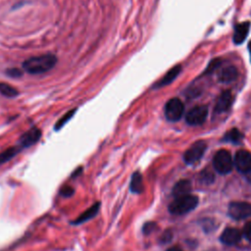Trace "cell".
<instances>
[{"label": "cell", "mask_w": 251, "mask_h": 251, "mask_svg": "<svg viewBox=\"0 0 251 251\" xmlns=\"http://www.w3.org/2000/svg\"><path fill=\"white\" fill-rule=\"evenodd\" d=\"M233 103V96L231 91H225L222 93V95L219 97L216 105H215V111L217 113H223L228 111L231 106Z\"/></svg>", "instance_id": "10"}, {"label": "cell", "mask_w": 251, "mask_h": 251, "mask_svg": "<svg viewBox=\"0 0 251 251\" xmlns=\"http://www.w3.org/2000/svg\"><path fill=\"white\" fill-rule=\"evenodd\" d=\"M200 180L202 183L204 184H211L213 181H214V175L209 172V171H204L201 173V176H200Z\"/></svg>", "instance_id": "22"}, {"label": "cell", "mask_w": 251, "mask_h": 251, "mask_svg": "<svg viewBox=\"0 0 251 251\" xmlns=\"http://www.w3.org/2000/svg\"><path fill=\"white\" fill-rule=\"evenodd\" d=\"M41 137V131L39 128H32L26 132L20 138V147L26 148L36 144Z\"/></svg>", "instance_id": "9"}, {"label": "cell", "mask_w": 251, "mask_h": 251, "mask_svg": "<svg viewBox=\"0 0 251 251\" xmlns=\"http://www.w3.org/2000/svg\"><path fill=\"white\" fill-rule=\"evenodd\" d=\"M172 237H173L172 232H171L170 231H167V232H165L162 234V236H161L160 239H161V242H162V243H168L169 241H171Z\"/></svg>", "instance_id": "26"}, {"label": "cell", "mask_w": 251, "mask_h": 251, "mask_svg": "<svg viewBox=\"0 0 251 251\" xmlns=\"http://www.w3.org/2000/svg\"><path fill=\"white\" fill-rule=\"evenodd\" d=\"M238 76L237 69L233 66H227L220 70L218 74V79L222 83H231L236 79Z\"/></svg>", "instance_id": "13"}, {"label": "cell", "mask_w": 251, "mask_h": 251, "mask_svg": "<svg viewBox=\"0 0 251 251\" xmlns=\"http://www.w3.org/2000/svg\"><path fill=\"white\" fill-rule=\"evenodd\" d=\"M76 111H77L76 109H73V110L67 112L62 118H60V119L57 121L56 125H55V130L58 131V130H60L62 127H64V126L68 123V121H70V120L73 118V116H74V114L76 113Z\"/></svg>", "instance_id": "21"}, {"label": "cell", "mask_w": 251, "mask_h": 251, "mask_svg": "<svg viewBox=\"0 0 251 251\" xmlns=\"http://www.w3.org/2000/svg\"><path fill=\"white\" fill-rule=\"evenodd\" d=\"M75 193V190L70 186H63L60 190V194L64 197H71Z\"/></svg>", "instance_id": "23"}, {"label": "cell", "mask_w": 251, "mask_h": 251, "mask_svg": "<svg viewBox=\"0 0 251 251\" xmlns=\"http://www.w3.org/2000/svg\"><path fill=\"white\" fill-rule=\"evenodd\" d=\"M240 239H241V233L238 230L234 228L226 229L220 236L221 242L226 245H235L240 241Z\"/></svg>", "instance_id": "11"}, {"label": "cell", "mask_w": 251, "mask_h": 251, "mask_svg": "<svg viewBox=\"0 0 251 251\" xmlns=\"http://www.w3.org/2000/svg\"><path fill=\"white\" fill-rule=\"evenodd\" d=\"M198 198L194 195H186L183 197L175 198L169 205V212L173 215H185L196 208Z\"/></svg>", "instance_id": "2"}, {"label": "cell", "mask_w": 251, "mask_h": 251, "mask_svg": "<svg viewBox=\"0 0 251 251\" xmlns=\"http://www.w3.org/2000/svg\"><path fill=\"white\" fill-rule=\"evenodd\" d=\"M100 208V203L97 202L93 206H91L89 209H87L82 214H80L75 221L72 222L73 225H80L82 223H85L97 216Z\"/></svg>", "instance_id": "14"}, {"label": "cell", "mask_w": 251, "mask_h": 251, "mask_svg": "<svg viewBox=\"0 0 251 251\" xmlns=\"http://www.w3.org/2000/svg\"><path fill=\"white\" fill-rule=\"evenodd\" d=\"M184 111V103L179 98H172L165 105V117L170 122H178L183 117Z\"/></svg>", "instance_id": "4"}, {"label": "cell", "mask_w": 251, "mask_h": 251, "mask_svg": "<svg viewBox=\"0 0 251 251\" xmlns=\"http://www.w3.org/2000/svg\"><path fill=\"white\" fill-rule=\"evenodd\" d=\"M208 116V108L206 106H196L193 108L186 117V121L191 126L202 125Z\"/></svg>", "instance_id": "7"}, {"label": "cell", "mask_w": 251, "mask_h": 251, "mask_svg": "<svg viewBox=\"0 0 251 251\" xmlns=\"http://www.w3.org/2000/svg\"><path fill=\"white\" fill-rule=\"evenodd\" d=\"M249 30H250V24L248 22L240 23L239 25H237L233 35V42L236 44H241L247 38Z\"/></svg>", "instance_id": "16"}, {"label": "cell", "mask_w": 251, "mask_h": 251, "mask_svg": "<svg viewBox=\"0 0 251 251\" xmlns=\"http://www.w3.org/2000/svg\"><path fill=\"white\" fill-rule=\"evenodd\" d=\"M206 142L203 140H198L194 142L185 153L184 160L188 165H193L198 162L206 151Z\"/></svg>", "instance_id": "5"}, {"label": "cell", "mask_w": 251, "mask_h": 251, "mask_svg": "<svg viewBox=\"0 0 251 251\" xmlns=\"http://www.w3.org/2000/svg\"><path fill=\"white\" fill-rule=\"evenodd\" d=\"M20 150H21V147L14 146V147H10V148L6 149L5 151L0 153V165L8 162L10 159H12L14 156H16Z\"/></svg>", "instance_id": "19"}, {"label": "cell", "mask_w": 251, "mask_h": 251, "mask_svg": "<svg viewBox=\"0 0 251 251\" xmlns=\"http://www.w3.org/2000/svg\"><path fill=\"white\" fill-rule=\"evenodd\" d=\"M181 71H182L181 65H177V66L173 67L172 69H170L168 72H167V74L156 83L155 88H163V87L170 85V83L173 82L176 79V77L180 75Z\"/></svg>", "instance_id": "12"}, {"label": "cell", "mask_w": 251, "mask_h": 251, "mask_svg": "<svg viewBox=\"0 0 251 251\" xmlns=\"http://www.w3.org/2000/svg\"><path fill=\"white\" fill-rule=\"evenodd\" d=\"M243 235L247 240L251 241V221L245 225L243 229Z\"/></svg>", "instance_id": "25"}, {"label": "cell", "mask_w": 251, "mask_h": 251, "mask_svg": "<svg viewBox=\"0 0 251 251\" xmlns=\"http://www.w3.org/2000/svg\"><path fill=\"white\" fill-rule=\"evenodd\" d=\"M191 192H192V184L188 180H181L180 182H178L172 191L175 198L189 195Z\"/></svg>", "instance_id": "15"}, {"label": "cell", "mask_w": 251, "mask_h": 251, "mask_svg": "<svg viewBox=\"0 0 251 251\" xmlns=\"http://www.w3.org/2000/svg\"><path fill=\"white\" fill-rule=\"evenodd\" d=\"M0 94L9 98L16 97L19 95L18 91L15 88L11 87L10 85L5 82H0Z\"/></svg>", "instance_id": "20"}, {"label": "cell", "mask_w": 251, "mask_h": 251, "mask_svg": "<svg viewBox=\"0 0 251 251\" xmlns=\"http://www.w3.org/2000/svg\"><path fill=\"white\" fill-rule=\"evenodd\" d=\"M57 64L56 56L52 54H45L36 57H31L23 64V68L26 72L32 75H39L46 73L53 69Z\"/></svg>", "instance_id": "1"}, {"label": "cell", "mask_w": 251, "mask_h": 251, "mask_svg": "<svg viewBox=\"0 0 251 251\" xmlns=\"http://www.w3.org/2000/svg\"><path fill=\"white\" fill-rule=\"evenodd\" d=\"M156 228H157L156 223L148 222V223H145V224H144L142 231H143V232H144L145 234H149V233H151L152 232H154V230H155Z\"/></svg>", "instance_id": "24"}, {"label": "cell", "mask_w": 251, "mask_h": 251, "mask_svg": "<svg viewBox=\"0 0 251 251\" xmlns=\"http://www.w3.org/2000/svg\"><path fill=\"white\" fill-rule=\"evenodd\" d=\"M228 214L234 220H243L251 216V204L242 201H234L229 205Z\"/></svg>", "instance_id": "6"}, {"label": "cell", "mask_w": 251, "mask_h": 251, "mask_svg": "<svg viewBox=\"0 0 251 251\" xmlns=\"http://www.w3.org/2000/svg\"><path fill=\"white\" fill-rule=\"evenodd\" d=\"M213 165L215 170L222 175L231 173L233 168V160L231 153L225 149L219 150L214 156Z\"/></svg>", "instance_id": "3"}, {"label": "cell", "mask_w": 251, "mask_h": 251, "mask_svg": "<svg viewBox=\"0 0 251 251\" xmlns=\"http://www.w3.org/2000/svg\"><path fill=\"white\" fill-rule=\"evenodd\" d=\"M130 190L133 193H141L144 190L142 176L139 172H135L133 174L130 184Z\"/></svg>", "instance_id": "17"}, {"label": "cell", "mask_w": 251, "mask_h": 251, "mask_svg": "<svg viewBox=\"0 0 251 251\" xmlns=\"http://www.w3.org/2000/svg\"><path fill=\"white\" fill-rule=\"evenodd\" d=\"M220 64H221V61H220V60H214V61H212V62L210 63L209 67H208L207 70H206V74L213 72L216 68H218V66H219Z\"/></svg>", "instance_id": "28"}, {"label": "cell", "mask_w": 251, "mask_h": 251, "mask_svg": "<svg viewBox=\"0 0 251 251\" xmlns=\"http://www.w3.org/2000/svg\"><path fill=\"white\" fill-rule=\"evenodd\" d=\"M242 138H243V135L237 129H232L230 132H228L224 135L223 140L228 141V142H232L233 144H237L242 140Z\"/></svg>", "instance_id": "18"}, {"label": "cell", "mask_w": 251, "mask_h": 251, "mask_svg": "<svg viewBox=\"0 0 251 251\" xmlns=\"http://www.w3.org/2000/svg\"><path fill=\"white\" fill-rule=\"evenodd\" d=\"M245 176H246V179H247V181H248L249 183H251V170H250L249 172H247V173L245 174Z\"/></svg>", "instance_id": "29"}, {"label": "cell", "mask_w": 251, "mask_h": 251, "mask_svg": "<svg viewBox=\"0 0 251 251\" xmlns=\"http://www.w3.org/2000/svg\"><path fill=\"white\" fill-rule=\"evenodd\" d=\"M233 165L238 172L246 174L251 170V153L246 150H239L234 156Z\"/></svg>", "instance_id": "8"}, {"label": "cell", "mask_w": 251, "mask_h": 251, "mask_svg": "<svg viewBox=\"0 0 251 251\" xmlns=\"http://www.w3.org/2000/svg\"><path fill=\"white\" fill-rule=\"evenodd\" d=\"M167 251H183V250L181 248H179V247H171Z\"/></svg>", "instance_id": "30"}, {"label": "cell", "mask_w": 251, "mask_h": 251, "mask_svg": "<svg viewBox=\"0 0 251 251\" xmlns=\"http://www.w3.org/2000/svg\"><path fill=\"white\" fill-rule=\"evenodd\" d=\"M248 49H249V52H250V58H251V41L249 42L248 44Z\"/></svg>", "instance_id": "31"}, {"label": "cell", "mask_w": 251, "mask_h": 251, "mask_svg": "<svg viewBox=\"0 0 251 251\" xmlns=\"http://www.w3.org/2000/svg\"><path fill=\"white\" fill-rule=\"evenodd\" d=\"M7 75L12 77H19L23 74H22V71L19 69H9V70H7Z\"/></svg>", "instance_id": "27"}]
</instances>
